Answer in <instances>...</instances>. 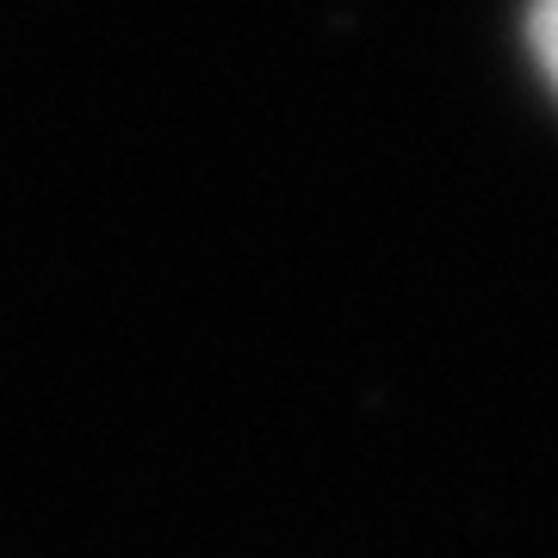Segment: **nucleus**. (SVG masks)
<instances>
[{"label": "nucleus", "mask_w": 558, "mask_h": 558, "mask_svg": "<svg viewBox=\"0 0 558 558\" xmlns=\"http://www.w3.org/2000/svg\"><path fill=\"white\" fill-rule=\"evenodd\" d=\"M534 50H539V62H546V75H553V87H558V0H539L534 7Z\"/></svg>", "instance_id": "nucleus-1"}]
</instances>
